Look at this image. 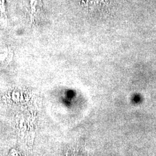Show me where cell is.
<instances>
[{
	"mask_svg": "<svg viewBox=\"0 0 156 156\" xmlns=\"http://www.w3.org/2000/svg\"><path fill=\"white\" fill-rule=\"evenodd\" d=\"M28 1L29 15L31 18L33 19L37 15L38 12L41 11L42 8L41 0H28Z\"/></svg>",
	"mask_w": 156,
	"mask_h": 156,
	"instance_id": "1",
	"label": "cell"
}]
</instances>
